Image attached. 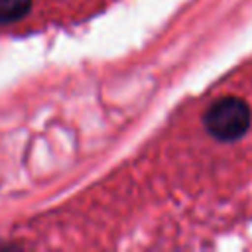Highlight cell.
Listing matches in <instances>:
<instances>
[{
	"label": "cell",
	"instance_id": "6da1fadb",
	"mask_svg": "<svg viewBox=\"0 0 252 252\" xmlns=\"http://www.w3.org/2000/svg\"><path fill=\"white\" fill-rule=\"evenodd\" d=\"M32 8V0H0V24H14Z\"/></svg>",
	"mask_w": 252,
	"mask_h": 252
}]
</instances>
